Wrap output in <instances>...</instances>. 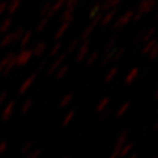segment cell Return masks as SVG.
I'll return each instance as SVG.
<instances>
[{"label":"cell","mask_w":158,"mask_h":158,"mask_svg":"<svg viewBox=\"0 0 158 158\" xmlns=\"http://www.w3.org/2000/svg\"><path fill=\"white\" fill-rule=\"evenodd\" d=\"M132 17H134V11H131V10L126 11L125 14L120 15V17L117 19V21H116L115 23L112 25V29L113 30L123 29V28H124L126 25H127L129 22L131 21Z\"/></svg>","instance_id":"1"},{"label":"cell","mask_w":158,"mask_h":158,"mask_svg":"<svg viewBox=\"0 0 158 158\" xmlns=\"http://www.w3.org/2000/svg\"><path fill=\"white\" fill-rule=\"evenodd\" d=\"M32 56H33L32 48H29V49L23 48L18 56H15V66H17V67L25 66L30 61V59L32 58Z\"/></svg>","instance_id":"2"},{"label":"cell","mask_w":158,"mask_h":158,"mask_svg":"<svg viewBox=\"0 0 158 158\" xmlns=\"http://www.w3.org/2000/svg\"><path fill=\"white\" fill-rule=\"evenodd\" d=\"M102 18H103V15L100 14L97 15L96 18L94 19L93 20V22L89 24V26L88 27H86L84 29V31L82 32V34H81V40L82 41H84V40H86V39H88L90 37V34L93 33V31H94V28L97 27V25H99L100 24V22H101V20H102Z\"/></svg>","instance_id":"3"},{"label":"cell","mask_w":158,"mask_h":158,"mask_svg":"<svg viewBox=\"0 0 158 158\" xmlns=\"http://www.w3.org/2000/svg\"><path fill=\"white\" fill-rule=\"evenodd\" d=\"M155 5H156L155 0H143L138 5V12H140V14L144 15L152 10Z\"/></svg>","instance_id":"4"},{"label":"cell","mask_w":158,"mask_h":158,"mask_svg":"<svg viewBox=\"0 0 158 158\" xmlns=\"http://www.w3.org/2000/svg\"><path fill=\"white\" fill-rule=\"evenodd\" d=\"M89 44H90V38H88L86 40L83 41V44L79 47L78 49V53L75 58V61L77 63H80L84 60V58H86L87 53H88V49H89Z\"/></svg>","instance_id":"5"},{"label":"cell","mask_w":158,"mask_h":158,"mask_svg":"<svg viewBox=\"0 0 158 158\" xmlns=\"http://www.w3.org/2000/svg\"><path fill=\"white\" fill-rule=\"evenodd\" d=\"M66 58H67V55H66V52H63L62 55H60V56H58L56 61L49 66L48 70H47V73H46L47 76H50V75H52L53 73H55V72L60 68V66L62 65V63L65 61Z\"/></svg>","instance_id":"6"},{"label":"cell","mask_w":158,"mask_h":158,"mask_svg":"<svg viewBox=\"0 0 158 158\" xmlns=\"http://www.w3.org/2000/svg\"><path fill=\"white\" fill-rule=\"evenodd\" d=\"M37 77V73H33V74H31L29 77H28L26 80H25L23 83H22V85L20 86V88H19V90H18V93L19 94H26L27 93V90L29 89L31 85L33 84V82L35 81V79Z\"/></svg>","instance_id":"7"},{"label":"cell","mask_w":158,"mask_h":158,"mask_svg":"<svg viewBox=\"0 0 158 158\" xmlns=\"http://www.w3.org/2000/svg\"><path fill=\"white\" fill-rule=\"evenodd\" d=\"M15 106V101H10V102L7 104V106L4 108V110H3V112H2V115H1L2 121L6 122L10 119L12 113H14Z\"/></svg>","instance_id":"8"},{"label":"cell","mask_w":158,"mask_h":158,"mask_svg":"<svg viewBox=\"0 0 158 158\" xmlns=\"http://www.w3.org/2000/svg\"><path fill=\"white\" fill-rule=\"evenodd\" d=\"M117 11H118L117 7L107 11V14L105 15H103L102 20H101V22H100V25H102V26H107V25H109L110 22H111L113 20V18L115 17V15L117 14Z\"/></svg>","instance_id":"9"},{"label":"cell","mask_w":158,"mask_h":158,"mask_svg":"<svg viewBox=\"0 0 158 158\" xmlns=\"http://www.w3.org/2000/svg\"><path fill=\"white\" fill-rule=\"evenodd\" d=\"M65 2L66 0H59V1H56V3H53V4L52 5V8L49 9L48 14L46 15V19H52L53 15H55L56 12H58L60 9H61L63 6L65 5Z\"/></svg>","instance_id":"10"},{"label":"cell","mask_w":158,"mask_h":158,"mask_svg":"<svg viewBox=\"0 0 158 158\" xmlns=\"http://www.w3.org/2000/svg\"><path fill=\"white\" fill-rule=\"evenodd\" d=\"M129 134V131L128 129H124L121 134L119 135V137L117 138V141H116V144H115V148L114 149H118L120 150L121 148L124 146L126 141H127V135Z\"/></svg>","instance_id":"11"},{"label":"cell","mask_w":158,"mask_h":158,"mask_svg":"<svg viewBox=\"0 0 158 158\" xmlns=\"http://www.w3.org/2000/svg\"><path fill=\"white\" fill-rule=\"evenodd\" d=\"M139 74H140V69H139L138 67L131 69V70L129 71V73L126 75V77L124 79L125 84L126 85H131V83H134V81L135 80V78L139 76Z\"/></svg>","instance_id":"12"},{"label":"cell","mask_w":158,"mask_h":158,"mask_svg":"<svg viewBox=\"0 0 158 158\" xmlns=\"http://www.w3.org/2000/svg\"><path fill=\"white\" fill-rule=\"evenodd\" d=\"M74 10H75V9H73V8L66 9V10L62 14L61 18L59 19V22H61V23H65V22H67V23H70L71 21H73V19H74Z\"/></svg>","instance_id":"13"},{"label":"cell","mask_w":158,"mask_h":158,"mask_svg":"<svg viewBox=\"0 0 158 158\" xmlns=\"http://www.w3.org/2000/svg\"><path fill=\"white\" fill-rule=\"evenodd\" d=\"M120 3V0H107L103 4H101V11H109L115 8Z\"/></svg>","instance_id":"14"},{"label":"cell","mask_w":158,"mask_h":158,"mask_svg":"<svg viewBox=\"0 0 158 158\" xmlns=\"http://www.w3.org/2000/svg\"><path fill=\"white\" fill-rule=\"evenodd\" d=\"M45 49H46V43L44 42V41H39V42L34 46V48H32L33 56H35L36 58H39V56L45 52Z\"/></svg>","instance_id":"15"},{"label":"cell","mask_w":158,"mask_h":158,"mask_svg":"<svg viewBox=\"0 0 158 158\" xmlns=\"http://www.w3.org/2000/svg\"><path fill=\"white\" fill-rule=\"evenodd\" d=\"M69 26H70V23H67V22H65V23H62V25L60 26L58 31L56 32L55 36H53V40H59L60 38H61V37L64 35V33L68 30Z\"/></svg>","instance_id":"16"},{"label":"cell","mask_w":158,"mask_h":158,"mask_svg":"<svg viewBox=\"0 0 158 158\" xmlns=\"http://www.w3.org/2000/svg\"><path fill=\"white\" fill-rule=\"evenodd\" d=\"M32 34H33L32 30H28L27 32H25L23 37H22L21 40H20V45H21L22 48H24V47L30 42L31 38H32Z\"/></svg>","instance_id":"17"},{"label":"cell","mask_w":158,"mask_h":158,"mask_svg":"<svg viewBox=\"0 0 158 158\" xmlns=\"http://www.w3.org/2000/svg\"><path fill=\"white\" fill-rule=\"evenodd\" d=\"M117 47H114L111 52H109L108 53H106V55H104V56H103V59H102V61H101V65L102 66H106L108 63L111 61V60L113 59V56H114V55H115V52H117Z\"/></svg>","instance_id":"18"},{"label":"cell","mask_w":158,"mask_h":158,"mask_svg":"<svg viewBox=\"0 0 158 158\" xmlns=\"http://www.w3.org/2000/svg\"><path fill=\"white\" fill-rule=\"evenodd\" d=\"M12 25V20L10 18H6L3 20V22L1 23V25H0V33L1 34H4L8 31L9 28L11 27Z\"/></svg>","instance_id":"19"},{"label":"cell","mask_w":158,"mask_h":158,"mask_svg":"<svg viewBox=\"0 0 158 158\" xmlns=\"http://www.w3.org/2000/svg\"><path fill=\"white\" fill-rule=\"evenodd\" d=\"M110 103V98L109 97H105L104 99L101 100V102L98 104L97 108H96V111L99 112V113H102L104 110L107 108V106L109 105Z\"/></svg>","instance_id":"20"},{"label":"cell","mask_w":158,"mask_h":158,"mask_svg":"<svg viewBox=\"0 0 158 158\" xmlns=\"http://www.w3.org/2000/svg\"><path fill=\"white\" fill-rule=\"evenodd\" d=\"M155 44H157V39H155V38H153V39L148 41V42L145 44V46L143 47V49H142V55H148L149 52L153 48Z\"/></svg>","instance_id":"21"},{"label":"cell","mask_w":158,"mask_h":158,"mask_svg":"<svg viewBox=\"0 0 158 158\" xmlns=\"http://www.w3.org/2000/svg\"><path fill=\"white\" fill-rule=\"evenodd\" d=\"M75 114H76V110H75V109H72V110H70V111L67 113V115L65 116V118H64V120H63V123H62L63 127H66V126H68L69 123H70L72 121V119L74 118Z\"/></svg>","instance_id":"22"},{"label":"cell","mask_w":158,"mask_h":158,"mask_svg":"<svg viewBox=\"0 0 158 158\" xmlns=\"http://www.w3.org/2000/svg\"><path fill=\"white\" fill-rule=\"evenodd\" d=\"M134 146H135V144L134 143H128V144H125L124 146H123L121 149H120V152H119V154H118V156L119 157H125L127 154L131 152V149L134 148Z\"/></svg>","instance_id":"23"},{"label":"cell","mask_w":158,"mask_h":158,"mask_svg":"<svg viewBox=\"0 0 158 158\" xmlns=\"http://www.w3.org/2000/svg\"><path fill=\"white\" fill-rule=\"evenodd\" d=\"M15 53H12V52H10V53H8L7 56H5V58H3L2 59V61H0V73L3 71V69H4L6 66L8 65V63L11 61L12 59L15 58Z\"/></svg>","instance_id":"24"},{"label":"cell","mask_w":158,"mask_h":158,"mask_svg":"<svg viewBox=\"0 0 158 158\" xmlns=\"http://www.w3.org/2000/svg\"><path fill=\"white\" fill-rule=\"evenodd\" d=\"M73 100V94H66L65 97H63V99L60 101L59 103V107L60 108H65V107H67L69 104L71 103V101Z\"/></svg>","instance_id":"25"},{"label":"cell","mask_w":158,"mask_h":158,"mask_svg":"<svg viewBox=\"0 0 158 158\" xmlns=\"http://www.w3.org/2000/svg\"><path fill=\"white\" fill-rule=\"evenodd\" d=\"M21 5V1L20 0H14V1H11L10 3H8L7 4V10L10 15L15 14V11L18 10L19 7H20Z\"/></svg>","instance_id":"26"},{"label":"cell","mask_w":158,"mask_h":158,"mask_svg":"<svg viewBox=\"0 0 158 158\" xmlns=\"http://www.w3.org/2000/svg\"><path fill=\"white\" fill-rule=\"evenodd\" d=\"M116 41H117V36H113V37L110 38V40L108 41V43H107V45L105 46V49H104V55L108 53L109 52H111V50L114 48Z\"/></svg>","instance_id":"27"},{"label":"cell","mask_w":158,"mask_h":158,"mask_svg":"<svg viewBox=\"0 0 158 158\" xmlns=\"http://www.w3.org/2000/svg\"><path fill=\"white\" fill-rule=\"evenodd\" d=\"M118 73V68L117 67H113V68H111L110 70L108 71V73L106 74V76H105V82L106 83H109L110 81L112 80L113 78H114L115 76H116V74Z\"/></svg>","instance_id":"28"},{"label":"cell","mask_w":158,"mask_h":158,"mask_svg":"<svg viewBox=\"0 0 158 158\" xmlns=\"http://www.w3.org/2000/svg\"><path fill=\"white\" fill-rule=\"evenodd\" d=\"M25 29L24 28H18L17 30L15 31H14V32L11 33V35H12V40L14 41H20L21 40V38L23 37V35L25 34Z\"/></svg>","instance_id":"29"},{"label":"cell","mask_w":158,"mask_h":158,"mask_svg":"<svg viewBox=\"0 0 158 158\" xmlns=\"http://www.w3.org/2000/svg\"><path fill=\"white\" fill-rule=\"evenodd\" d=\"M32 105H33V100H32V98H29V99H27V100L24 102L23 105H22V109H21L22 113H23V114H27V112L30 110V108L32 107Z\"/></svg>","instance_id":"30"},{"label":"cell","mask_w":158,"mask_h":158,"mask_svg":"<svg viewBox=\"0 0 158 158\" xmlns=\"http://www.w3.org/2000/svg\"><path fill=\"white\" fill-rule=\"evenodd\" d=\"M100 12H101V4L100 3H97V4H94L89 10V18L91 19V20H94V19L96 18Z\"/></svg>","instance_id":"31"},{"label":"cell","mask_w":158,"mask_h":158,"mask_svg":"<svg viewBox=\"0 0 158 158\" xmlns=\"http://www.w3.org/2000/svg\"><path fill=\"white\" fill-rule=\"evenodd\" d=\"M12 42H14V40H12L11 33H8V34H6V35L3 37V39L1 40V42H0V47H6Z\"/></svg>","instance_id":"32"},{"label":"cell","mask_w":158,"mask_h":158,"mask_svg":"<svg viewBox=\"0 0 158 158\" xmlns=\"http://www.w3.org/2000/svg\"><path fill=\"white\" fill-rule=\"evenodd\" d=\"M68 71H69V65H64V66H62V67L58 70V72H56V79H61V78H63L66 74L68 73Z\"/></svg>","instance_id":"33"},{"label":"cell","mask_w":158,"mask_h":158,"mask_svg":"<svg viewBox=\"0 0 158 158\" xmlns=\"http://www.w3.org/2000/svg\"><path fill=\"white\" fill-rule=\"evenodd\" d=\"M15 66V56L14 59L11 60L10 62L8 63V65L6 66V67L3 69V71H2V74L4 75V76H7V75L10 73V71L12 70V68H14Z\"/></svg>","instance_id":"34"},{"label":"cell","mask_w":158,"mask_h":158,"mask_svg":"<svg viewBox=\"0 0 158 158\" xmlns=\"http://www.w3.org/2000/svg\"><path fill=\"white\" fill-rule=\"evenodd\" d=\"M129 106H131V102H125L124 104H123V105L119 108V110L117 111V113H116V117H117V118L121 117V116H122L123 114H124V113L128 110Z\"/></svg>","instance_id":"35"},{"label":"cell","mask_w":158,"mask_h":158,"mask_svg":"<svg viewBox=\"0 0 158 158\" xmlns=\"http://www.w3.org/2000/svg\"><path fill=\"white\" fill-rule=\"evenodd\" d=\"M156 32V29L155 28H151L150 30H148V31H146V33H145V35H144V37H143V39H142V42H148L149 40H151L152 39V36L154 35V33Z\"/></svg>","instance_id":"36"},{"label":"cell","mask_w":158,"mask_h":158,"mask_svg":"<svg viewBox=\"0 0 158 158\" xmlns=\"http://www.w3.org/2000/svg\"><path fill=\"white\" fill-rule=\"evenodd\" d=\"M52 3L50 2H46L45 4H43V6L40 9V15L41 17H46V15L48 14L49 9L52 8Z\"/></svg>","instance_id":"37"},{"label":"cell","mask_w":158,"mask_h":158,"mask_svg":"<svg viewBox=\"0 0 158 158\" xmlns=\"http://www.w3.org/2000/svg\"><path fill=\"white\" fill-rule=\"evenodd\" d=\"M48 19H46V18H43L42 20H41L40 22H39V24L37 25V27H36V32L37 33H39V32H41V31H43V29L44 28L46 27V25L48 24Z\"/></svg>","instance_id":"38"},{"label":"cell","mask_w":158,"mask_h":158,"mask_svg":"<svg viewBox=\"0 0 158 158\" xmlns=\"http://www.w3.org/2000/svg\"><path fill=\"white\" fill-rule=\"evenodd\" d=\"M79 45V39L76 38V39H74L72 42L70 43V45L68 46V48H67V52H66V55H68V53H71V52H73L75 49H76V47Z\"/></svg>","instance_id":"39"},{"label":"cell","mask_w":158,"mask_h":158,"mask_svg":"<svg viewBox=\"0 0 158 158\" xmlns=\"http://www.w3.org/2000/svg\"><path fill=\"white\" fill-rule=\"evenodd\" d=\"M62 42H56L55 45L52 46V50H50V52H49V56H56V53H58L60 50H61V48H62Z\"/></svg>","instance_id":"40"},{"label":"cell","mask_w":158,"mask_h":158,"mask_svg":"<svg viewBox=\"0 0 158 158\" xmlns=\"http://www.w3.org/2000/svg\"><path fill=\"white\" fill-rule=\"evenodd\" d=\"M98 58H99V52H94L91 53V55L87 58V60H86V65H87V66H91L94 62L97 61V59H98Z\"/></svg>","instance_id":"41"},{"label":"cell","mask_w":158,"mask_h":158,"mask_svg":"<svg viewBox=\"0 0 158 158\" xmlns=\"http://www.w3.org/2000/svg\"><path fill=\"white\" fill-rule=\"evenodd\" d=\"M125 50H126L125 46L121 47V48H118V49H117V52H115L114 56H113V61H114V62H117L118 60H120V58H121V56H122L123 55H124Z\"/></svg>","instance_id":"42"},{"label":"cell","mask_w":158,"mask_h":158,"mask_svg":"<svg viewBox=\"0 0 158 158\" xmlns=\"http://www.w3.org/2000/svg\"><path fill=\"white\" fill-rule=\"evenodd\" d=\"M78 4V1L77 0H68V1H66L65 2V7L66 9H70V8H73L75 9V7L77 6Z\"/></svg>","instance_id":"43"},{"label":"cell","mask_w":158,"mask_h":158,"mask_svg":"<svg viewBox=\"0 0 158 158\" xmlns=\"http://www.w3.org/2000/svg\"><path fill=\"white\" fill-rule=\"evenodd\" d=\"M41 153H42V150L41 149H35L29 154H27V156L25 158H38L41 155Z\"/></svg>","instance_id":"44"},{"label":"cell","mask_w":158,"mask_h":158,"mask_svg":"<svg viewBox=\"0 0 158 158\" xmlns=\"http://www.w3.org/2000/svg\"><path fill=\"white\" fill-rule=\"evenodd\" d=\"M32 146H33V142L32 141L27 142V143L23 146V148L21 149V154H27V152H29V150L32 148Z\"/></svg>","instance_id":"45"},{"label":"cell","mask_w":158,"mask_h":158,"mask_svg":"<svg viewBox=\"0 0 158 158\" xmlns=\"http://www.w3.org/2000/svg\"><path fill=\"white\" fill-rule=\"evenodd\" d=\"M157 55H158V45H157V44H155L153 48L150 50L149 53H148V56H149L150 60H154V59H156Z\"/></svg>","instance_id":"46"},{"label":"cell","mask_w":158,"mask_h":158,"mask_svg":"<svg viewBox=\"0 0 158 158\" xmlns=\"http://www.w3.org/2000/svg\"><path fill=\"white\" fill-rule=\"evenodd\" d=\"M145 33H146V30L143 29L140 33L138 34L137 36H135V40H134V44H137V43H139V42H141L142 39H143L144 35H145Z\"/></svg>","instance_id":"47"},{"label":"cell","mask_w":158,"mask_h":158,"mask_svg":"<svg viewBox=\"0 0 158 158\" xmlns=\"http://www.w3.org/2000/svg\"><path fill=\"white\" fill-rule=\"evenodd\" d=\"M8 148V143L7 141L3 140L2 142H0V154H3L5 152L6 150H7Z\"/></svg>","instance_id":"48"},{"label":"cell","mask_w":158,"mask_h":158,"mask_svg":"<svg viewBox=\"0 0 158 158\" xmlns=\"http://www.w3.org/2000/svg\"><path fill=\"white\" fill-rule=\"evenodd\" d=\"M110 113H111V110H110V109H105L102 113H101L100 120H105L110 115Z\"/></svg>","instance_id":"49"},{"label":"cell","mask_w":158,"mask_h":158,"mask_svg":"<svg viewBox=\"0 0 158 158\" xmlns=\"http://www.w3.org/2000/svg\"><path fill=\"white\" fill-rule=\"evenodd\" d=\"M7 96H8L7 90H3L2 93L0 94V105L5 102V100L7 99Z\"/></svg>","instance_id":"50"},{"label":"cell","mask_w":158,"mask_h":158,"mask_svg":"<svg viewBox=\"0 0 158 158\" xmlns=\"http://www.w3.org/2000/svg\"><path fill=\"white\" fill-rule=\"evenodd\" d=\"M143 17H144L143 15L137 11V12H135V14H134V17H132L131 20H134V22H138V21L142 20V19H143Z\"/></svg>","instance_id":"51"},{"label":"cell","mask_w":158,"mask_h":158,"mask_svg":"<svg viewBox=\"0 0 158 158\" xmlns=\"http://www.w3.org/2000/svg\"><path fill=\"white\" fill-rule=\"evenodd\" d=\"M47 62H48V60H47V59L43 60V61L41 62V64L39 65V67H38V70H37V71H38V72H41V71H42L43 69L45 68V66L47 65Z\"/></svg>","instance_id":"52"},{"label":"cell","mask_w":158,"mask_h":158,"mask_svg":"<svg viewBox=\"0 0 158 158\" xmlns=\"http://www.w3.org/2000/svg\"><path fill=\"white\" fill-rule=\"evenodd\" d=\"M7 4H8L7 2H0V15L7 8Z\"/></svg>","instance_id":"53"},{"label":"cell","mask_w":158,"mask_h":158,"mask_svg":"<svg viewBox=\"0 0 158 158\" xmlns=\"http://www.w3.org/2000/svg\"><path fill=\"white\" fill-rule=\"evenodd\" d=\"M119 152H120V150H118V149H114V151H113V153L111 154V156H110L109 158H117Z\"/></svg>","instance_id":"54"},{"label":"cell","mask_w":158,"mask_h":158,"mask_svg":"<svg viewBox=\"0 0 158 158\" xmlns=\"http://www.w3.org/2000/svg\"><path fill=\"white\" fill-rule=\"evenodd\" d=\"M157 97H158V89H156V91H155V94H154V99L157 100Z\"/></svg>","instance_id":"55"},{"label":"cell","mask_w":158,"mask_h":158,"mask_svg":"<svg viewBox=\"0 0 158 158\" xmlns=\"http://www.w3.org/2000/svg\"><path fill=\"white\" fill-rule=\"evenodd\" d=\"M157 125H158V123L157 122H155V124H154V131H157Z\"/></svg>","instance_id":"56"},{"label":"cell","mask_w":158,"mask_h":158,"mask_svg":"<svg viewBox=\"0 0 158 158\" xmlns=\"http://www.w3.org/2000/svg\"><path fill=\"white\" fill-rule=\"evenodd\" d=\"M137 156H138V155H137V154L135 153V154H132V155H131V157H129V158H137Z\"/></svg>","instance_id":"57"},{"label":"cell","mask_w":158,"mask_h":158,"mask_svg":"<svg viewBox=\"0 0 158 158\" xmlns=\"http://www.w3.org/2000/svg\"><path fill=\"white\" fill-rule=\"evenodd\" d=\"M62 158H70L69 156H65V157H62Z\"/></svg>","instance_id":"58"}]
</instances>
